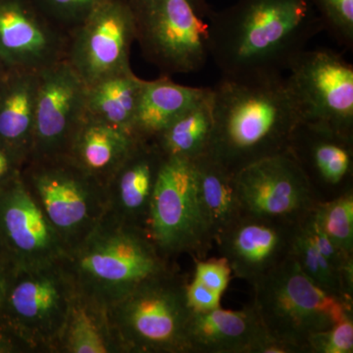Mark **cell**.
I'll return each mask as SVG.
<instances>
[{
	"instance_id": "1",
	"label": "cell",
	"mask_w": 353,
	"mask_h": 353,
	"mask_svg": "<svg viewBox=\"0 0 353 353\" xmlns=\"http://www.w3.org/2000/svg\"><path fill=\"white\" fill-rule=\"evenodd\" d=\"M324 29L310 0H238L211 13L209 57L226 78L282 75Z\"/></svg>"
},
{
	"instance_id": "2",
	"label": "cell",
	"mask_w": 353,
	"mask_h": 353,
	"mask_svg": "<svg viewBox=\"0 0 353 353\" xmlns=\"http://www.w3.org/2000/svg\"><path fill=\"white\" fill-rule=\"evenodd\" d=\"M212 92L214 129L208 154L225 168L234 174L289 150L301 118L283 75L222 77Z\"/></svg>"
},
{
	"instance_id": "3",
	"label": "cell",
	"mask_w": 353,
	"mask_h": 353,
	"mask_svg": "<svg viewBox=\"0 0 353 353\" xmlns=\"http://www.w3.org/2000/svg\"><path fill=\"white\" fill-rule=\"evenodd\" d=\"M61 263L78 292L108 308L172 269L146 230L108 213L82 243L65 253Z\"/></svg>"
},
{
	"instance_id": "4",
	"label": "cell",
	"mask_w": 353,
	"mask_h": 353,
	"mask_svg": "<svg viewBox=\"0 0 353 353\" xmlns=\"http://www.w3.org/2000/svg\"><path fill=\"white\" fill-rule=\"evenodd\" d=\"M252 303L267 333L309 353L312 334L352 316V301L316 285L292 254L253 285Z\"/></svg>"
},
{
	"instance_id": "5",
	"label": "cell",
	"mask_w": 353,
	"mask_h": 353,
	"mask_svg": "<svg viewBox=\"0 0 353 353\" xmlns=\"http://www.w3.org/2000/svg\"><path fill=\"white\" fill-rule=\"evenodd\" d=\"M175 269L150 279L108 308L122 353H188L192 310Z\"/></svg>"
},
{
	"instance_id": "6",
	"label": "cell",
	"mask_w": 353,
	"mask_h": 353,
	"mask_svg": "<svg viewBox=\"0 0 353 353\" xmlns=\"http://www.w3.org/2000/svg\"><path fill=\"white\" fill-rule=\"evenodd\" d=\"M143 57L163 76L199 71L209 57L205 0H129Z\"/></svg>"
},
{
	"instance_id": "7",
	"label": "cell",
	"mask_w": 353,
	"mask_h": 353,
	"mask_svg": "<svg viewBox=\"0 0 353 353\" xmlns=\"http://www.w3.org/2000/svg\"><path fill=\"white\" fill-rule=\"evenodd\" d=\"M21 176L66 252L82 243L108 212L105 187L66 157L29 161Z\"/></svg>"
},
{
	"instance_id": "8",
	"label": "cell",
	"mask_w": 353,
	"mask_h": 353,
	"mask_svg": "<svg viewBox=\"0 0 353 353\" xmlns=\"http://www.w3.org/2000/svg\"><path fill=\"white\" fill-rule=\"evenodd\" d=\"M75 290L61 261L11 269L1 316L28 353H55Z\"/></svg>"
},
{
	"instance_id": "9",
	"label": "cell",
	"mask_w": 353,
	"mask_h": 353,
	"mask_svg": "<svg viewBox=\"0 0 353 353\" xmlns=\"http://www.w3.org/2000/svg\"><path fill=\"white\" fill-rule=\"evenodd\" d=\"M148 232L168 259L182 253L201 259L210 250L214 240L197 194L192 161L165 158L153 192Z\"/></svg>"
},
{
	"instance_id": "10",
	"label": "cell",
	"mask_w": 353,
	"mask_h": 353,
	"mask_svg": "<svg viewBox=\"0 0 353 353\" xmlns=\"http://www.w3.org/2000/svg\"><path fill=\"white\" fill-rule=\"evenodd\" d=\"M288 71L301 122L353 139L352 65L333 50H304Z\"/></svg>"
},
{
	"instance_id": "11",
	"label": "cell",
	"mask_w": 353,
	"mask_h": 353,
	"mask_svg": "<svg viewBox=\"0 0 353 353\" xmlns=\"http://www.w3.org/2000/svg\"><path fill=\"white\" fill-rule=\"evenodd\" d=\"M136 27L129 0H108L68 34L66 57L85 85L132 70Z\"/></svg>"
},
{
	"instance_id": "12",
	"label": "cell",
	"mask_w": 353,
	"mask_h": 353,
	"mask_svg": "<svg viewBox=\"0 0 353 353\" xmlns=\"http://www.w3.org/2000/svg\"><path fill=\"white\" fill-rule=\"evenodd\" d=\"M243 214L296 224L314 208V190L299 161L287 152L234 173Z\"/></svg>"
},
{
	"instance_id": "13",
	"label": "cell",
	"mask_w": 353,
	"mask_h": 353,
	"mask_svg": "<svg viewBox=\"0 0 353 353\" xmlns=\"http://www.w3.org/2000/svg\"><path fill=\"white\" fill-rule=\"evenodd\" d=\"M85 88L65 59L39 72L29 161L66 157L77 128L85 115Z\"/></svg>"
},
{
	"instance_id": "14",
	"label": "cell",
	"mask_w": 353,
	"mask_h": 353,
	"mask_svg": "<svg viewBox=\"0 0 353 353\" xmlns=\"http://www.w3.org/2000/svg\"><path fill=\"white\" fill-rule=\"evenodd\" d=\"M0 245L13 268L61 261L66 253L21 174L0 185Z\"/></svg>"
},
{
	"instance_id": "15",
	"label": "cell",
	"mask_w": 353,
	"mask_h": 353,
	"mask_svg": "<svg viewBox=\"0 0 353 353\" xmlns=\"http://www.w3.org/2000/svg\"><path fill=\"white\" fill-rule=\"evenodd\" d=\"M68 34L50 22L31 0H0V64L39 73L66 57Z\"/></svg>"
},
{
	"instance_id": "16",
	"label": "cell",
	"mask_w": 353,
	"mask_h": 353,
	"mask_svg": "<svg viewBox=\"0 0 353 353\" xmlns=\"http://www.w3.org/2000/svg\"><path fill=\"white\" fill-rule=\"evenodd\" d=\"M296 224L243 214L216 243L232 273L253 287L290 256Z\"/></svg>"
},
{
	"instance_id": "17",
	"label": "cell",
	"mask_w": 353,
	"mask_h": 353,
	"mask_svg": "<svg viewBox=\"0 0 353 353\" xmlns=\"http://www.w3.org/2000/svg\"><path fill=\"white\" fill-rule=\"evenodd\" d=\"M154 141L137 139L105 185L108 214L148 231L153 192L165 161Z\"/></svg>"
},
{
	"instance_id": "18",
	"label": "cell",
	"mask_w": 353,
	"mask_h": 353,
	"mask_svg": "<svg viewBox=\"0 0 353 353\" xmlns=\"http://www.w3.org/2000/svg\"><path fill=\"white\" fill-rule=\"evenodd\" d=\"M266 334L252 304L241 310L218 307L192 312L187 328L188 353H252Z\"/></svg>"
},
{
	"instance_id": "19",
	"label": "cell",
	"mask_w": 353,
	"mask_h": 353,
	"mask_svg": "<svg viewBox=\"0 0 353 353\" xmlns=\"http://www.w3.org/2000/svg\"><path fill=\"white\" fill-rule=\"evenodd\" d=\"M352 139L326 128L299 122L290 138L289 152L311 182L338 187L352 176Z\"/></svg>"
},
{
	"instance_id": "20",
	"label": "cell",
	"mask_w": 353,
	"mask_h": 353,
	"mask_svg": "<svg viewBox=\"0 0 353 353\" xmlns=\"http://www.w3.org/2000/svg\"><path fill=\"white\" fill-rule=\"evenodd\" d=\"M39 73L6 70L0 81V141L27 164L36 120Z\"/></svg>"
},
{
	"instance_id": "21",
	"label": "cell",
	"mask_w": 353,
	"mask_h": 353,
	"mask_svg": "<svg viewBox=\"0 0 353 353\" xmlns=\"http://www.w3.org/2000/svg\"><path fill=\"white\" fill-rule=\"evenodd\" d=\"M134 141L131 134L85 115L74 134L66 157L105 187Z\"/></svg>"
},
{
	"instance_id": "22",
	"label": "cell",
	"mask_w": 353,
	"mask_h": 353,
	"mask_svg": "<svg viewBox=\"0 0 353 353\" xmlns=\"http://www.w3.org/2000/svg\"><path fill=\"white\" fill-rule=\"evenodd\" d=\"M208 88L179 85L168 76L145 80L132 122V137L154 141L179 116L199 101Z\"/></svg>"
},
{
	"instance_id": "23",
	"label": "cell",
	"mask_w": 353,
	"mask_h": 353,
	"mask_svg": "<svg viewBox=\"0 0 353 353\" xmlns=\"http://www.w3.org/2000/svg\"><path fill=\"white\" fill-rule=\"evenodd\" d=\"M55 353H122L108 306L76 290Z\"/></svg>"
},
{
	"instance_id": "24",
	"label": "cell",
	"mask_w": 353,
	"mask_h": 353,
	"mask_svg": "<svg viewBox=\"0 0 353 353\" xmlns=\"http://www.w3.org/2000/svg\"><path fill=\"white\" fill-rule=\"evenodd\" d=\"M192 162L199 201L216 241L223 232L243 215L234 174L208 153Z\"/></svg>"
},
{
	"instance_id": "25",
	"label": "cell",
	"mask_w": 353,
	"mask_h": 353,
	"mask_svg": "<svg viewBox=\"0 0 353 353\" xmlns=\"http://www.w3.org/2000/svg\"><path fill=\"white\" fill-rule=\"evenodd\" d=\"M143 82L129 70L87 85L85 115L132 136V122Z\"/></svg>"
},
{
	"instance_id": "26",
	"label": "cell",
	"mask_w": 353,
	"mask_h": 353,
	"mask_svg": "<svg viewBox=\"0 0 353 353\" xmlns=\"http://www.w3.org/2000/svg\"><path fill=\"white\" fill-rule=\"evenodd\" d=\"M214 129L212 88L167 127L155 143L167 157L194 161L206 154Z\"/></svg>"
},
{
	"instance_id": "27",
	"label": "cell",
	"mask_w": 353,
	"mask_h": 353,
	"mask_svg": "<svg viewBox=\"0 0 353 353\" xmlns=\"http://www.w3.org/2000/svg\"><path fill=\"white\" fill-rule=\"evenodd\" d=\"M290 254L296 259L306 277L312 281L316 285L330 294L352 301V299L345 294L340 274L330 264L328 260L318 252L314 243L299 222H296L294 226Z\"/></svg>"
},
{
	"instance_id": "28",
	"label": "cell",
	"mask_w": 353,
	"mask_h": 353,
	"mask_svg": "<svg viewBox=\"0 0 353 353\" xmlns=\"http://www.w3.org/2000/svg\"><path fill=\"white\" fill-rule=\"evenodd\" d=\"M313 216L320 229L345 254H353V194L352 190L328 202H316Z\"/></svg>"
},
{
	"instance_id": "29",
	"label": "cell",
	"mask_w": 353,
	"mask_h": 353,
	"mask_svg": "<svg viewBox=\"0 0 353 353\" xmlns=\"http://www.w3.org/2000/svg\"><path fill=\"white\" fill-rule=\"evenodd\" d=\"M53 25L69 34L108 0H31Z\"/></svg>"
},
{
	"instance_id": "30",
	"label": "cell",
	"mask_w": 353,
	"mask_h": 353,
	"mask_svg": "<svg viewBox=\"0 0 353 353\" xmlns=\"http://www.w3.org/2000/svg\"><path fill=\"white\" fill-rule=\"evenodd\" d=\"M325 29L343 46H353V0H310Z\"/></svg>"
},
{
	"instance_id": "31",
	"label": "cell",
	"mask_w": 353,
	"mask_h": 353,
	"mask_svg": "<svg viewBox=\"0 0 353 353\" xmlns=\"http://www.w3.org/2000/svg\"><path fill=\"white\" fill-rule=\"evenodd\" d=\"M307 347L310 353H352L353 317L312 334Z\"/></svg>"
},
{
	"instance_id": "32",
	"label": "cell",
	"mask_w": 353,
	"mask_h": 353,
	"mask_svg": "<svg viewBox=\"0 0 353 353\" xmlns=\"http://www.w3.org/2000/svg\"><path fill=\"white\" fill-rule=\"evenodd\" d=\"M231 267L224 257L209 260L196 259L194 280L206 287L224 294L231 281Z\"/></svg>"
},
{
	"instance_id": "33",
	"label": "cell",
	"mask_w": 353,
	"mask_h": 353,
	"mask_svg": "<svg viewBox=\"0 0 353 353\" xmlns=\"http://www.w3.org/2000/svg\"><path fill=\"white\" fill-rule=\"evenodd\" d=\"M187 301L192 312H205L220 307L222 294L206 287L196 280L188 283L185 287Z\"/></svg>"
},
{
	"instance_id": "34",
	"label": "cell",
	"mask_w": 353,
	"mask_h": 353,
	"mask_svg": "<svg viewBox=\"0 0 353 353\" xmlns=\"http://www.w3.org/2000/svg\"><path fill=\"white\" fill-rule=\"evenodd\" d=\"M25 165L17 153L0 141V185L19 176Z\"/></svg>"
},
{
	"instance_id": "35",
	"label": "cell",
	"mask_w": 353,
	"mask_h": 353,
	"mask_svg": "<svg viewBox=\"0 0 353 353\" xmlns=\"http://www.w3.org/2000/svg\"><path fill=\"white\" fill-rule=\"evenodd\" d=\"M252 353H306V350L267 333L253 348Z\"/></svg>"
},
{
	"instance_id": "36",
	"label": "cell",
	"mask_w": 353,
	"mask_h": 353,
	"mask_svg": "<svg viewBox=\"0 0 353 353\" xmlns=\"http://www.w3.org/2000/svg\"><path fill=\"white\" fill-rule=\"evenodd\" d=\"M0 353H28L19 339L14 334L0 314Z\"/></svg>"
},
{
	"instance_id": "37",
	"label": "cell",
	"mask_w": 353,
	"mask_h": 353,
	"mask_svg": "<svg viewBox=\"0 0 353 353\" xmlns=\"http://www.w3.org/2000/svg\"><path fill=\"white\" fill-rule=\"evenodd\" d=\"M13 267H0V314H1L2 305H3L4 297L8 283L9 275Z\"/></svg>"
},
{
	"instance_id": "38",
	"label": "cell",
	"mask_w": 353,
	"mask_h": 353,
	"mask_svg": "<svg viewBox=\"0 0 353 353\" xmlns=\"http://www.w3.org/2000/svg\"><path fill=\"white\" fill-rule=\"evenodd\" d=\"M0 267H12L10 263H9L1 245H0Z\"/></svg>"
},
{
	"instance_id": "39",
	"label": "cell",
	"mask_w": 353,
	"mask_h": 353,
	"mask_svg": "<svg viewBox=\"0 0 353 353\" xmlns=\"http://www.w3.org/2000/svg\"><path fill=\"white\" fill-rule=\"evenodd\" d=\"M6 69H4L3 67L0 64V81H1L2 76H3L4 72H6Z\"/></svg>"
}]
</instances>
